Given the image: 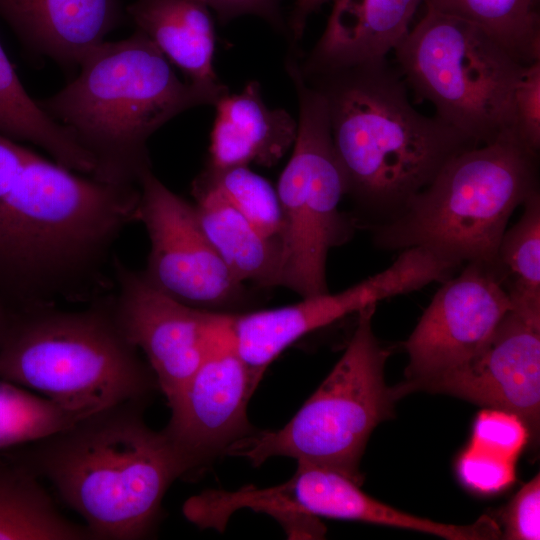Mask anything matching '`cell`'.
<instances>
[{"label":"cell","instance_id":"d6986e66","mask_svg":"<svg viewBox=\"0 0 540 540\" xmlns=\"http://www.w3.org/2000/svg\"><path fill=\"white\" fill-rule=\"evenodd\" d=\"M215 106L207 165L271 167L293 146L297 122L283 109L268 108L257 82L247 83L238 94L227 93Z\"/></svg>","mask_w":540,"mask_h":540},{"label":"cell","instance_id":"cb8c5ba5","mask_svg":"<svg viewBox=\"0 0 540 540\" xmlns=\"http://www.w3.org/2000/svg\"><path fill=\"white\" fill-rule=\"evenodd\" d=\"M424 4L480 26L524 66L540 60L539 0H424Z\"/></svg>","mask_w":540,"mask_h":540},{"label":"cell","instance_id":"9c48e42d","mask_svg":"<svg viewBox=\"0 0 540 540\" xmlns=\"http://www.w3.org/2000/svg\"><path fill=\"white\" fill-rule=\"evenodd\" d=\"M299 118L292 155L276 188L281 212L279 284L302 297L328 292L327 257L346 243L356 226L339 204L346 181L330 129L323 93L294 71L290 74Z\"/></svg>","mask_w":540,"mask_h":540},{"label":"cell","instance_id":"5bb4252c","mask_svg":"<svg viewBox=\"0 0 540 540\" xmlns=\"http://www.w3.org/2000/svg\"><path fill=\"white\" fill-rule=\"evenodd\" d=\"M113 309L126 339L146 357L158 389L170 403L195 373L223 312L189 306L154 286L143 271L113 258Z\"/></svg>","mask_w":540,"mask_h":540},{"label":"cell","instance_id":"3957f363","mask_svg":"<svg viewBox=\"0 0 540 540\" xmlns=\"http://www.w3.org/2000/svg\"><path fill=\"white\" fill-rule=\"evenodd\" d=\"M144 406L121 403L6 451L50 482L94 539H142L156 527L170 485L185 476L162 430L145 423Z\"/></svg>","mask_w":540,"mask_h":540},{"label":"cell","instance_id":"52a82bcc","mask_svg":"<svg viewBox=\"0 0 540 540\" xmlns=\"http://www.w3.org/2000/svg\"><path fill=\"white\" fill-rule=\"evenodd\" d=\"M376 304L358 312L352 337L341 358L316 391L280 429L253 432L226 455L243 456L254 466L286 456L335 470L358 485L360 461L376 426L394 415L399 400L385 383L390 351L372 329Z\"/></svg>","mask_w":540,"mask_h":540},{"label":"cell","instance_id":"4fadbf2b","mask_svg":"<svg viewBox=\"0 0 540 540\" xmlns=\"http://www.w3.org/2000/svg\"><path fill=\"white\" fill-rule=\"evenodd\" d=\"M442 284L403 344L409 362L395 386L400 398L474 356L513 308L495 266L468 262Z\"/></svg>","mask_w":540,"mask_h":540},{"label":"cell","instance_id":"8992f818","mask_svg":"<svg viewBox=\"0 0 540 540\" xmlns=\"http://www.w3.org/2000/svg\"><path fill=\"white\" fill-rule=\"evenodd\" d=\"M538 154L515 135L451 158L394 219L367 227L385 250L425 247L462 265H496L514 210L538 190Z\"/></svg>","mask_w":540,"mask_h":540},{"label":"cell","instance_id":"7a4b0ae2","mask_svg":"<svg viewBox=\"0 0 540 540\" xmlns=\"http://www.w3.org/2000/svg\"><path fill=\"white\" fill-rule=\"evenodd\" d=\"M304 78L326 99L356 226L394 219L451 158L479 146L437 116L418 112L387 60Z\"/></svg>","mask_w":540,"mask_h":540},{"label":"cell","instance_id":"2e32d148","mask_svg":"<svg viewBox=\"0 0 540 540\" xmlns=\"http://www.w3.org/2000/svg\"><path fill=\"white\" fill-rule=\"evenodd\" d=\"M0 17L30 52L78 67L127 15L120 0H0Z\"/></svg>","mask_w":540,"mask_h":540},{"label":"cell","instance_id":"836d02e7","mask_svg":"<svg viewBox=\"0 0 540 540\" xmlns=\"http://www.w3.org/2000/svg\"><path fill=\"white\" fill-rule=\"evenodd\" d=\"M11 318V311L0 299V345L6 333Z\"/></svg>","mask_w":540,"mask_h":540},{"label":"cell","instance_id":"277c9868","mask_svg":"<svg viewBox=\"0 0 540 540\" xmlns=\"http://www.w3.org/2000/svg\"><path fill=\"white\" fill-rule=\"evenodd\" d=\"M78 67L71 82L37 102L93 156V177L99 180L139 184L151 169L149 137L177 114L217 102L182 82L137 29L128 38L97 45Z\"/></svg>","mask_w":540,"mask_h":540},{"label":"cell","instance_id":"4dcf8cb0","mask_svg":"<svg viewBox=\"0 0 540 540\" xmlns=\"http://www.w3.org/2000/svg\"><path fill=\"white\" fill-rule=\"evenodd\" d=\"M503 538L509 540L540 539V475L526 483L509 503Z\"/></svg>","mask_w":540,"mask_h":540},{"label":"cell","instance_id":"ba28073f","mask_svg":"<svg viewBox=\"0 0 540 540\" xmlns=\"http://www.w3.org/2000/svg\"><path fill=\"white\" fill-rule=\"evenodd\" d=\"M394 52L406 86L474 144L516 136L514 91L525 66L483 28L426 8Z\"/></svg>","mask_w":540,"mask_h":540},{"label":"cell","instance_id":"8fae6325","mask_svg":"<svg viewBox=\"0 0 540 540\" xmlns=\"http://www.w3.org/2000/svg\"><path fill=\"white\" fill-rule=\"evenodd\" d=\"M223 312L220 327L201 364L168 403L171 416L162 430L185 476L226 455L254 432L247 406L257 384L236 352Z\"/></svg>","mask_w":540,"mask_h":540},{"label":"cell","instance_id":"ac0fdd59","mask_svg":"<svg viewBox=\"0 0 540 540\" xmlns=\"http://www.w3.org/2000/svg\"><path fill=\"white\" fill-rule=\"evenodd\" d=\"M209 9L202 0H135L125 12L188 83L218 101L228 90L213 67L215 30Z\"/></svg>","mask_w":540,"mask_h":540},{"label":"cell","instance_id":"6da1fadb","mask_svg":"<svg viewBox=\"0 0 540 540\" xmlns=\"http://www.w3.org/2000/svg\"><path fill=\"white\" fill-rule=\"evenodd\" d=\"M137 184L82 176L0 137V299L11 311L104 286L111 246L136 220Z\"/></svg>","mask_w":540,"mask_h":540},{"label":"cell","instance_id":"484cf974","mask_svg":"<svg viewBox=\"0 0 540 540\" xmlns=\"http://www.w3.org/2000/svg\"><path fill=\"white\" fill-rule=\"evenodd\" d=\"M85 416L25 387L0 379V450L38 441Z\"/></svg>","mask_w":540,"mask_h":540},{"label":"cell","instance_id":"e0dca14e","mask_svg":"<svg viewBox=\"0 0 540 540\" xmlns=\"http://www.w3.org/2000/svg\"><path fill=\"white\" fill-rule=\"evenodd\" d=\"M424 0H334L325 30L303 68L304 76L386 60L410 30Z\"/></svg>","mask_w":540,"mask_h":540},{"label":"cell","instance_id":"f546056e","mask_svg":"<svg viewBox=\"0 0 540 540\" xmlns=\"http://www.w3.org/2000/svg\"><path fill=\"white\" fill-rule=\"evenodd\" d=\"M514 131L531 151L540 149V60L525 66L514 91Z\"/></svg>","mask_w":540,"mask_h":540},{"label":"cell","instance_id":"44dd1931","mask_svg":"<svg viewBox=\"0 0 540 540\" xmlns=\"http://www.w3.org/2000/svg\"><path fill=\"white\" fill-rule=\"evenodd\" d=\"M88 539V528L58 511L40 478L0 450V540Z\"/></svg>","mask_w":540,"mask_h":540},{"label":"cell","instance_id":"4316f807","mask_svg":"<svg viewBox=\"0 0 540 540\" xmlns=\"http://www.w3.org/2000/svg\"><path fill=\"white\" fill-rule=\"evenodd\" d=\"M202 173L261 234L281 246L282 212L276 189L248 166L215 168Z\"/></svg>","mask_w":540,"mask_h":540},{"label":"cell","instance_id":"5b68a950","mask_svg":"<svg viewBox=\"0 0 540 540\" xmlns=\"http://www.w3.org/2000/svg\"><path fill=\"white\" fill-rule=\"evenodd\" d=\"M0 379L84 415L144 402L155 376L118 326L113 296L87 309L54 305L11 311L0 345Z\"/></svg>","mask_w":540,"mask_h":540},{"label":"cell","instance_id":"83f0119b","mask_svg":"<svg viewBox=\"0 0 540 540\" xmlns=\"http://www.w3.org/2000/svg\"><path fill=\"white\" fill-rule=\"evenodd\" d=\"M529 439V432L519 417L485 408L474 422L470 444L515 461Z\"/></svg>","mask_w":540,"mask_h":540},{"label":"cell","instance_id":"d4e9b609","mask_svg":"<svg viewBox=\"0 0 540 540\" xmlns=\"http://www.w3.org/2000/svg\"><path fill=\"white\" fill-rule=\"evenodd\" d=\"M518 222L505 231L497 253L499 272L512 309L540 315V195L523 203Z\"/></svg>","mask_w":540,"mask_h":540},{"label":"cell","instance_id":"ffe728a7","mask_svg":"<svg viewBox=\"0 0 540 540\" xmlns=\"http://www.w3.org/2000/svg\"><path fill=\"white\" fill-rule=\"evenodd\" d=\"M191 192L204 233L234 277L244 284L278 287L280 244L261 234L202 172Z\"/></svg>","mask_w":540,"mask_h":540},{"label":"cell","instance_id":"7c38bea8","mask_svg":"<svg viewBox=\"0 0 540 540\" xmlns=\"http://www.w3.org/2000/svg\"><path fill=\"white\" fill-rule=\"evenodd\" d=\"M431 278L423 255L406 249L385 270L341 292L302 297L297 303L274 309L228 312V333L259 385L268 366L301 337L383 299L425 287Z\"/></svg>","mask_w":540,"mask_h":540},{"label":"cell","instance_id":"603a6c76","mask_svg":"<svg viewBox=\"0 0 540 540\" xmlns=\"http://www.w3.org/2000/svg\"><path fill=\"white\" fill-rule=\"evenodd\" d=\"M359 486L337 471L330 472L323 490V516L409 529L448 540H488L502 536L496 522L487 516L470 525L439 523L379 502L365 494Z\"/></svg>","mask_w":540,"mask_h":540},{"label":"cell","instance_id":"7402d4cb","mask_svg":"<svg viewBox=\"0 0 540 540\" xmlns=\"http://www.w3.org/2000/svg\"><path fill=\"white\" fill-rule=\"evenodd\" d=\"M0 133L17 142H31L69 170L88 176L96 172L93 156L29 96L1 43Z\"/></svg>","mask_w":540,"mask_h":540},{"label":"cell","instance_id":"d6a6232c","mask_svg":"<svg viewBox=\"0 0 540 540\" xmlns=\"http://www.w3.org/2000/svg\"><path fill=\"white\" fill-rule=\"evenodd\" d=\"M329 0H296L290 18V29L293 37L300 39L309 15Z\"/></svg>","mask_w":540,"mask_h":540},{"label":"cell","instance_id":"f1b7e54d","mask_svg":"<svg viewBox=\"0 0 540 540\" xmlns=\"http://www.w3.org/2000/svg\"><path fill=\"white\" fill-rule=\"evenodd\" d=\"M514 463V460L470 444L457 460V474L469 489L492 494L514 481Z\"/></svg>","mask_w":540,"mask_h":540},{"label":"cell","instance_id":"9a60e30c","mask_svg":"<svg viewBox=\"0 0 540 540\" xmlns=\"http://www.w3.org/2000/svg\"><path fill=\"white\" fill-rule=\"evenodd\" d=\"M519 417L530 439L539 434L540 315L511 309L484 346L464 363L414 385Z\"/></svg>","mask_w":540,"mask_h":540},{"label":"cell","instance_id":"30bf717a","mask_svg":"<svg viewBox=\"0 0 540 540\" xmlns=\"http://www.w3.org/2000/svg\"><path fill=\"white\" fill-rule=\"evenodd\" d=\"M136 220L150 241L146 278L189 306L220 312L245 307L250 294L204 233L195 208L147 169L139 178Z\"/></svg>","mask_w":540,"mask_h":540},{"label":"cell","instance_id":"1f68e13d","mask_svg":"<svg viewBox=\"0 0 540 540\" xmlns=\"http://www.w3.org/2000/svg\"><path fill=\"white\" fill-rule=\"evenodd\" d=\"M214 10L219 21L226 23L236 17L252 14L262 17L278 29L284 27L280 0H202Z\"/></svg>","mask_w":540,"mask_h":540}]
</instances>
